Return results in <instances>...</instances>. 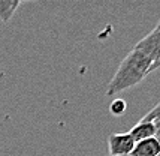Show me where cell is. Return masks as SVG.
<instances>
[{
    "label": "cell",
    "mask_w": 160,
    "mask_h": 156,
    "mask_svg": "<svg viewBox=\"0 0 160 156\" xmlns=\"http://www.w3.org/2000/svg\"><path fill=\"white\" fill-rule=\"evenodd\" d=\"M151 65H153V62L145 54H142L141 51L133 48L121 60L117 72L114 74L112 80L106 87V95L114 96V95H118L127 89H132L136 84H139L150 74Z\"/></svg>",
    "instance_id": "6da1fadb"
},
{
    "label": "cell",
    "mask_w": 160,
    "mask_h": 156,
    "mask_svg": "<svg viewBox=\"0 0 160 156\" xmlns=\"http://www.w3.org/2000/svg\"><path fill=\"white\" fill-rule=\"evenodd\" d=\"M133 138L130 137L129 132H117V134H111L108 137V150H109V156H126L132 155L133 149H135Z\"/></svg>",
    "instance_id": "7a4b0ae2"
},
{
    "label": "cell",
    "mask_w": 160,
    "mask_h": 156,
    "mask_svg": "<svg viewBox=\"0 0 160 156\" xmlns=\"http://www.w3.org/2000/svg\"><path fill=\"white\" fill-rule=\"evenodd\" d=\"M135 50L145 54L153 63L160 59V30L154 29L151 33H148L145 38H142L139 42L133 47Z\"/></svg>",
    "instance_id": "3957f363"
},
{
    "label": "cell",
    "mask_w": 160,
    "mask_h": 156,
    "mask_svg": "<svg viewBox=\"0 0 160 156\" xmlns=\"http://www.w3.org/2000/svg\"><path fill=\"white\" fill-rule=\"evenodd\" d=\"M133 156H160V143L156 138H148L135 144Z\"/></svg>",
    "instance_id": "277c9868"
},
{
    "label": "cell",
    "mask_w": 160,
    "mask_h": 156,
    "mask_svg": "<svg viewBox=\"0 0 160 156\" xmlns=\"http://www.w3.org/2000/svg\"><path fill=\"white\" fill-rule=\"evenodd\" d=\"M130 137L133 138L135 143L144 141L148 138H153L154 137V125L153 122H145V120H139L130 131H129Z\"/></svg>",
    "instance_id": "5b68a950"
},
{
    "label": "cell",
    "mask_w": 160,
    "mask_h": 156,
    "mask_svg": "<svg viewBox=\"0 0 160 156\" xmlns=\"http://www.w3.org/2000/svg\"><path fill=\"white\" fill-rule=\"evenodd\" d=\"M20 0H0V21L8 23L14 17L15 11L20 8Z\"/></svg>",
    "instance_id": "8992f818"
},
{
    "label": "cell",
    "mask_w": 160,
    "mask_h": 156,
    "mask_svg": "<svg viewBox=\"0 0 160 156\" xmlns=\"http://www.w3.org/2000/svg\"><path fill=\"white\" fill-rule=\"evenodd\" d=\"M126 110H127V104H126V101L121 99V98L114 99L111 102V105H109V111H111V114H114V116H121V114L126 113Z\"/></svg>",
    "instance_id": "52a82bcc"
},
{
    "label": "cell",
    "mask_w": 160,
    "mask_h": 156,
    "mask_svg": "<svg viewBox=\"0 0 160 156\" xmlns=\"http://www.w3.org/2000/svg\"><path fill=\"white\" fill-rule=\"evenodd\" d=\"M156 119H160V102L154 107V108H151V110H150V111H148V113H147L141 120L151 122V120H156Z\"/></svg>",
    "instance_id": "ba28073f"
},
{
    "label": "cell",
    "mask_w": 160,
    "mask_h": 156,
    "mask_svg": "<svg viewBox=\"0 0 160 156\" xmlns=\"http://www.w3.org/2000/svg\"><path fill=\"white\" fill-rule=\"evenodd\" d=\"M154 125V138L160 143V119H156V120H151Z\"/></svg>",
    "instance_id": "9c48e42d"
},
{
    "label": "cell",
    "mask_w": 160,
    "mask_h": 156,
    "mask_svg": "<svg viewBox=\"0 0 160 156\" xmlns=\"http://www.w3.org/2000/svg\"><path fill=\"white\" fill-rule=\"evenodd\" d=\"M159 68H160V59L157 60V62H156V63L151 65V68H150V74H151V72H154L156 69H159Z\"/></svg>",
    "instance_id": "30bf717a"
},
{
    "label": "cell",
    "mask_w": 160,
    "mask_h": 156,
    "mask_svg": "<svg viewBox=\"0 0 160 156\" xmlns=\"http://www.w3.org/2000/svg\"><path fill=\"white\" fill-rule=\"evenodd\" d=\"M156 30H160V21H159V24L156 26Z\"/></svg>",
    "instance_id": "8fae6325"
},
{
    "label": "cell",
    "mask_w": 160,
    "mask_h": 156,
    "mask_svg": "<svg viewBox=\"0 0 160 156\" xmlns=\"http://www.w3.org/2000/svg\"><path fill=\"white\" fill-rule=\"evenodd\" d=\"M126 156H133V155H126Z\"/></svg>",
    "instance_id": "7c38bea8"
}]
</instances>
